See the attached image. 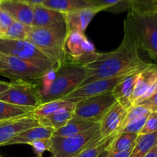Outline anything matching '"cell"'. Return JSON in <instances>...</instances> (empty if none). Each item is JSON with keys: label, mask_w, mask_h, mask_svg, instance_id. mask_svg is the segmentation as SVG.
Segmentation results:
<instances>
[{"label": "cell", "mask_w": 157, "mask_h": 157, "mask_svg": "<svg viewBox=\"0 0 157 157\" xmlns=\"http://www.w3.org/2000/svg\"><path fill=\"white\" fill-rule=\"evenodd\" d=\"M48 71L29 61L0 53V75L14 81L41 80Z\"/></svg>", "instance_id": "52a82bcc"}, {"label": "cell", "mask_w": 157, "mask_h": 157, "mask_svg": "<svg viewBox=\"0 0 157 157\" xmlns=\"http://www.w3.org/2000/svg\"><path fill=\"white\" fill-rule=\"evenodd\" d=\"M117 102L112 91L85 98L76 104L73 117L91 120L99 123L104 113Z\"/></svg>", "instance_id": "ba28073f"}, {"label": "cell", "mask_w": 157, "mask_h": 157, "mask_svg": "<svg viewBox=\"0 0 157 157\" xmlns=\"http://www.w3.org/2000/svg\"><path fill=\"white\" fill-rule=\"evenodd\" d=\"M132 150H133V149L127 150V151L117 153H110V152H109V157H129L130 156Z\"/></svg>", "instance_id": "74e56055"}, {"label": "cell", "mask_w": 157, "mask_h": 157, "mask_svg": "<svg viewBox=\"0 0 157 157\" xmlns=\"http://www.w3.org/2000/svg\"><path fill=\"white\" fill-rule=\"evenodd\" d=\"M50 139L38 140L29 144V145L32 147L34 152L37 154V156H41L45 151H49L50 150Z\"/></svg>", "instance_id": "836d02e7"}, {"label": "cell", "mask_w": 157, "mask_h": 157, "mask_svg": "<svg viewBox=\"0 0 157 157\" xmlns=\"http://www.w3.org/2000/svg\"><path fill=\"white\" fill-rule=\"evenodd\" d=\"M154 8H155V9H156V10H157V4L155 5V6H154Z\"/></svg>", "instance_id": "7bdbcfd3"}, {"label": "cell", "mask_w": 157, "mask_h": 157, "mask_svg": "<svg viewBox=\"0 0 157 157\" xmlns=\"http://www.w3.org/2000/svg\"><path fill=\"white\" fill-rule=\"evenodd\" d=\"M0 157H1V156H0Z\"/></svg>", "instance_id": "f907efd6"}, {"label": "cell", "mask_w": 157, "mask_h": 157, "mask_svg": "<svg viewBox=\"0 0 157 157\" xmlns=\"http://www.w3.org/2000/svg\"><path fill=\"white\" fill-rule=\"evenodd\" d=\"M127 76L101 79L93 81V82L89 83L86 85L78 87L75 90L64 96L62 98V100L72 101V102L77 104L78 102L85 99V98L112 91L113 88Z\"/></svg>", "instance_id": "8fae6325"}, {"label": "cell", "mask_w": 157, "mask_h": 157, "mask_svg": "<svg viewBox=\"0 0 157 157\" xmlns=\"http://www.w3.org/2000/svg\"><path fill=\"white\" fill-rule=\"evenodd\" d=\"M157 132V113L152 112L149 115L144 127L140 132L139 135H147Z\"/></svg>", "instance_id": "d6a6232c"}, {"label": "cell", "mask_w": 157, "mask_h": 157, "mask_svg": "<svg viewBox=\"0 0 157 157\" xmlns=\"http://www.w3.org/2000/svg\"><path fill=\"white\" fill-rule=\"evenodd\" d=\"M113 138V136L107 139H101L98 142L84 149L76 157H99L104 150L108 148Z\"/></svg>", "instance_id": "f1b7e54d"}, {"label": "cell", "mask_w": 157, "mask_h": 157, "mask_svg": "<svg viewBox=\"0 0 157 157\" xmlns=\"http://www.w3.org/2000/svg\"><path fill=\"white\" fill-rule=\"evenodd\" d=\"M97 124H98V122L91 121V120H84L73 117L64 127L55 130L54 132L53 136H68L76 135L86 131Z\"/></svg>", "instance_id": "44dd1931"}, {"label": "cell", "mask_w": 157, "mask_h": 157, "mask_svg": "<svg viewBox=\"0 0 157 157\" xmlns=\"http://www.w3.org/2000/svg\"><path fill=\"white\" fill-rule=\"evenodd\" d=\"M0 101L33 110L42 104L38 90L25 81L10 83L9 88L0 94Z\"/></svg>", "instance_id": "9c48e42d"}, {"label": "cell", "mask_w": 157, "mask_h": 157, "mask_svg": "<svg viewBox=\"0 0 157 157\" xmlns=\"http://www.w3.org/2000/svg\"><path fill=\"white\" fill-rule=\"evenodd\" d=\"M17 1L25 2L31 6H37V5H42L45 0H17Z\"/></svg>", "instance_id": "f35d334b"}, {"label": "cell", "mask_w": 157, "mask_h": 157, "mask_svg": "<svg viewBox=\"0 0 157 157\" xmlns=\"http://www.w3.org/2000/svg\"><path fill=\"white\" fill-rule=\"evenodd\" d=\"M103 139L99 123L86 131L68 136H52L50 139L52 157H76L84 149Z\"/></svg>", "instance_id": "5b68a950"}, {"label": "cell", "mask_w": 157, "mask_h": 157, "mask_svg": "<svg viewBox=\"0 0 157 157\" xmlns=\"http://www.w3.org/2000/svg\"><path fill=\"white\" fill-rule=\"evenodd\" d=\"M55 130L53 128L44 126H38L22 132L17 136L11 140L6 146L15 144H29L38 140L51 139Z\"/></svg>", "instance_id": "ac0fdd59"}, {"label": "cell", "mask_w": 157, "mask_h": 157, "mask_svg": "<svg viewBox=\"0 0 157 157\" xmlns=\"http://www.w3.org/2000/svg\"><path fill=\"white\" fill-rule=\"evenodd\" d=\"M67 29L64 21L46 27H32L26 41L35 44L52 58L58 65L64 63V43Z\"/></svg>", "instance_id": "3957f363"}, {"label": "cell", "mask_w": 157, "mask_h": 157, "mask_svg": "<svg viewBox=\"0 0 157 157\" xmlns=\"http://www.w3.org/2000/svg\"><path fill=\"white\" fill-rule=\"evenodd\" d=\"M151 113L152 112L150 111L148 108H147V107H144V106L143 105L131 106V107L127 110V113H126L125 118H124V122H123L121 129H122L123 127H124V126L127 123H128L129 121L136 119V118L140 117L147 116V115H150ZM120 131H121V130H120Z\"/></svg>", "instance_id": "4dcf8cb0"}, {"label": "cell", "mask_w": 157, "mask_h": 157, "mask_svg": "<svg viewBox=\"0 0 157 157\" xmlns=\"http://www.w3.org/2000/svg\"><path fill=\"white\" fill-rule=\"evenodd\" d=\"M151 64L140 58L137 45L124 32V39L116 50L104 53L95 52L91 59L83 64L85 77L79 87L98 80L127 76L142 71Z\"/></svg>", "instance_id": "6da1fadb"}, {"label": "cell", "mask_w": 157, "mask_h": 157, "mask_svg": "<svg viewBox=\"0 0 157 157\" xmlns=\"http://www.w3.org/2000/svg\"><path fill=\"white\" fill-rule=\"evenodd\" d=\"M139 105H143L148 108L151 112H156L157 110V92L155 93L151 98L146 100Z\"/></svg>", "instance_id": "d590c367"}, {"label": "cell", "mask_w": 157, "mask_h": 157, "mask_svg": "<svg viewBox=\"0 0 157 157\" xmlns=\"http://www.w3.org/2000/svg\"><path fill=\"white\" fill-rule=\"evenodd\" d=\"M124 32L157 64V10L153 6L131 5L124 19Z\"/></svg>", "instance_id": "7a4b0ae2"}, {"label": "cell", "mask_w": 157, "mask_h": 157, "mask_svg": "<svg viewBox=\"0 0 157 157\" xmlns=\"http://www.w3.org/2000/svg\"><path fill=\"white\" fill-rule=\"evenodd\" d=\"M0 53L29 61L46 70L59 67L51 57L26 40L0 38Z\"/></svg>", "instance_id": "8992f818"}, {"label": "cell", "mask_w": 157, "mask_h": 157, "mask_svg": "<svg viewBox=\"0 0 157 157\" xmlns=\"http://www.w3.org/2000/svg\"><path fill=\"white\" fill-rule=\"evenodd\" d=\"M156 113H157V110H156Z\"/></svg>", "instance_id": "c3c4849f"}, {"label": "cell", "mask_w": 157, "mask_h": 157, "mask_svg": "<svg viewBox=\"0 0 157 157\" xmlns=\"http://www.w3.org/2000/svg\"><path fill=\"white\" fill-rule=\"evenodd\" d=\"M10 86V83L5 82V81H0V94L3 93L4 91H6L8 88Z\"/></svg>", "instance_id": "60d3db41"}, {"label": "cell", "mask_w": 157, "mask_h": 157, "mask_svg": "<svg viewBox=\"0 0 157 157\" xmlns=\"http://www.w3.org/2000/svg\"><path fill=\"white\" fill-rule=\"evenodd\" d=\"M76 104L72 101H65V100L58 99L55 101H48V102L43 103L31 112V115L39 120L41 118L47 117L54 114L64 107H75Z\"/></svg>", "instance_id": "603a6c76"}, {"label": "cell", "mask_w": 157, "mask_h": 157, "mask_svg": "<svg viewBox=\"0 0 157 157\" xmlns=\"http://www.w3.org/2000/svg\"><path fill=\"white\" fill-rule=\"evenodd\" d=\"M102 11H105L104 7L95 6L64 14V23L67 32L78 31L82 33H85L87 26L95 15Z\"/></svg>", "instance_id": "5bb4252c"}, {"label": "cell", "mask_w": 157, "mask_h": 157, "mask_svg": "<svg viewBox=\"0 0 157 157\" xmlns=\"http://www.w3.org/2000/svg\"><path fill=\"white\" fill-rule=\"evenodd\" d=\"M0 9L7 12L15 21L32 26L33 6L17 0H1Z\"/></svg>", "instance_id": "9a60e30c"}, {"label": "cell", "mask_w": 157, "mask_h": 157, "mask_svg": "<svg viewBox=\"0 0 157 157\" xmlns=\"http://www.w3.org/2000/svg\"><path fill=\"white\" fill-rule=\"evenodd\" d=\"M15 20L5 11L0 9V38H2V34L6 32Z\"/></svg>", "instance_id": "e575fe53"}, {"label": "cell", "mask_w": 157, "mask_h": 157, "mask_svg": "<svg viewBox=\"0 0 157 157\" xmlns=\"http://www.w3.org/2000/svg\"><path fill=\"white\" fill-rule=\"evenodd\" d=\"M137 137V134L117 133L113 136L110 146L108 147L109 152L110 153H117L131 150L134 147Z\"/></svg>", "instance_id": "cb8c5ba5"}, {"label": "cell", "mask_w": 157, "mask_h": 157, "mask_svg": "<svg viewBox=\"0 0 157 157\" xmlns=\"http://www.w3.org/2000/svg\"><path fill=\"white\" fill-rule=\"evenodd\" d=\"M148 117L149 115L140 117L136 118V119L129 121L128 123H127L124 126V127L121 129L119 133H133V134L139 135L140 132L141 131V130L144 127Z\"/></svg>", "instance_id": "f546056e"}, {"label": "cell", "mask_w": 157, "mask_h": 157, "mask_svg": "<svg viewBox=\"0 0 157 157\" xmlns=\"http://www.w3.org/2000/svg\"><path fill=\"white\" fill-rule=\"evenodd\" d=\"M0 1H1V0H0Z\"/></svg>", "instance_id": "681fc988"}, {"label": "cell", "mask_w": 157, "mask_h": 157, "mask_svg": "<svg viewBox=\"0 0 157 157\" xmlns=\"http://www.w3.org/2000/svg\"><path fill=\"white\" fill-rule=\"evenodd\" d=\"M59 67H55L53 68H51L44 74V76L41 79V87L40 90H38L39 92L40 97L43 96L48 91L49 88L52 86V83L55 80L57 76V72Z\"/></svg>", "instance_id": "1f68e13d"}, {"label": "cell", "mask_w": 157, "mask_h": 157, "mask_svg": "<svg viewBox=\"0 0 157 157\" xmlns=\"http://www.w3.org/2000/svg\"><path fill=\"white\" fill-rule=\"evenodd\" d=\"M85 77V70L82 64L78 62L64 63L58 69L57 76L48 91L41 97V102L46 103L62 99L78 88Z\"/></svg>", "instance_id": "277c9868"}, {"label": "cell", "mask_w": 157, "mask_h": 157, "mask_svg": "<svg viewBox=\"0 0 157 157\" xmlns=\"http://www.w3.org/2000/svg\"><path fill=\"white\" fill-rule=\"evenodd\" d=\"M142 71L135 72L127 75L112 90L117 103L127 110L132 106L130 99Z\"/></svg>", "instance_id": "2e32d148"}, {"label": "cell", "mask_w": 157, "mask_h": 157, "mask_svg": "<svg viewBox=\"0 0 157 157\" xmlns=\"http://www.w3.org/2000/svg\"><path fill=\"white\" fill-rule=\"evenodd\" d=\"M92 3L98 7H104L105 11L121 12L127 11L132 5V0H91Z\"/></svg>", "instance_id": "83f0119b"}, {"label": "cell", "mask_w": 157, "mask_h": 157, "mask_svg": "<svg viewBox=\"0 0 157 157\" xmlns=\"http://www.w3.org/2000/svg\"><path fill=\"white\" fill-rule=\"evenodd\" d=\"M157 144V132L147 135H138L136 144L129 157H144Z\"/></svg>", "instance_id": "d4e9b609"}, {"label": "cell", "mask_w": 157, "mask_h": 157, "mask_svg": "<svg viewBox=\"0 0 157 157\" xmlns=\"http://www.w3.org/2000/svg\"><path fill=\"white\" fill-rule=\"evenodd\" d=\"M99 157H109V150H108V148H107L106 150H104V151L103 152V153H101V155H100Z\"/></svg>", "instance_id": "b9f144b4"}, {"label": "cell", "mask_w": 157, "mask_h": 157, "mask_svg": "<svg viewBox=\"0 0 157 157\" xmlns=\"http://www.w3.org/2000/svg\"><path fill=\"white\" fill-rule=\"evenodd\" d=\"M42 6L63 14L96 6L87 0H45Z\"/></svg>", "instance_id": "ffe728a7"}, {"label": "cell", "mask_w": 157, "mask_h": 157, "mask_svg": "<svg viewBox=\"0 0 157 157\" xmlns=\"http://www.w3.org/2000/svg\"><path fill=\"white\" fill-rule=\"evenodd\" d=\"M31 29H32V26L26 25L22 23L15 21L6 32L2 34L1 38L25 40Z\"/></svg>", "instance_id": "4316f807"}, {"label": "cell", "mask_w": 157, "mask_h": 157, "mask_svg": "<svg viewBox=\"0 0 157 157\" xmlns=\"http://www.w3.org/2000/svg\"><path fill=\"white\" fill-rule=\"evenodd\" d=\"M157 81V64H151L144 69L140 75V78L132 94L130 102L133 105L135 102L146 93Z\"/></svg>", "instance_id": "d6986e66"}, {"label": "cell", "mask_w": 157, "mask_h": 157, "mask_svg": "<svg viewBox=\"0 0 157 157\" xmlns=\"http://www.w3.org/2000/svg\"><path fill=\"white\" fill-rule=\"evenodd\" d=\"M4 122H6V121H1V122H0V125H1L2 124H3Z\"/></svg>", "instance_id": "ee69618b"}, {"label": "cell", "mask_w": 157, "mask_h": 157, "mask_svg": "<svg viewBox=\"0 0 157 157\" xmlns=\"http://www.w3.org/2000/svg\"><path fill=\"white\" fill-rule=\"evenodd\" d=\"M32 6H33V21H32V27H46L64 21V14L61 12L44 7L42 5Z\"/></svg>", "instance_id": "e0dca14e"}, {"label": "cell", "mask_w": 157, "mask_h": 157, "mask_svg": "<svg viewBox=\"0 0 157 157\" xmlns=\"http://www.w3.org/2000/svg\"><path fill=\"white\" fill-rule=\"evenodd\" d=\"M156 4H157V0H156Z\"/></svg>", "instance_id": "bcb514c9"}, {"label": "cell", "mask_w": 157, "mask_h": 157, "mask_svg": "<svg viewBox=\"0 0 157 157\" xmlns=\"http://www.w3.org/2000/svg\"><path fill=\"white\" fill-rule=\"evenodd\" d=\"M132 5L142 6H153L156 5V0H132Z\"/></svg>", "instance_id": "8d00e7d4"}, {"label": "cell", "mask_w": 157, "mask_h": 157, "mask_svg": "<svg viewBox=\"0 0 157 157\" xmlns=\"http://www.w3.org/2000/svg\"><path fill=\"white\" fill-rule=\"evenodd\" d=\"M96 52L93 43L88 40L85 34L78 31L67 32L64 43V55H69L74 62L85 64Z\"/></svg>", "instance_id": "30bf717a"}, {"label": "cell", "mask_w": 157, "mask_h": 157, "mask_svg": "<svg viewBox=\"0 0 157 157\" xmlns=\"http://www.w3.org/2000/svg\"><path fill=\"white\" fill-rule=\"evenodd\" d=\"M75 108V107L61 108V110L51 116L39 119L38 122L41 126L52 127L55 130H57L64 127L68 121L73 118Z\"/></svg>", "instance_id": "7402d4cb"}, {"label": "cell", "mask_w": 157, "mask_h": 157, "mask_svg": "<svg viewBox=\"0 0 157 157\" xmlns=\"http://www.w3.org/2000/svg\"><path fill=\"white\" fill-rule=\"evenodd\" d=\"M33 109L19 107L0 101V122L30 114Z\"/></svg>", "instance_id": "484cf974"}, {"label": "cell", "mask_w": 157, "mask_h": 157, "mask_svg": "<svg viewBox=\"0 0 157 157\" xmlns=\"http://www.w3.org/2000/svg\"><path fill=\"white\" fill-rule=\"evenodd\" d=\"M87 1H90H90H91V0H87Z\"/></svg>", "instance_id": "7dc6e473"}, {"label": "cell", "mask_w": 157, "mask_h": 157, "mask_svg": "<svg viewBox=\"0 0 157 157\" xmlns=\"http://www.w3.org/2000/svg\"><path fill=\"white\" fill-rule=\"evenodd\" d=\"M39 125L38 120L31 113L6 121L0 125V147L6 146L8 142L22 132Z\"/></svg>", "instance_id": "7c38bea8"}, {"label": "cell", "mask_w": 157, "mask_h": 157, "mask_svg": "<svg viewBox=\"0 0 157 157\" xmlns=\"http://www.w3.org/2000/svg\"><path fill=\"white\" fill-rule=\"evenodd\" d=\"M144 157H157V144L154 146Z\"/></svg>", "instance_id": "ab89813d"}, {"label": "cell", "mask_w": 157, "mask_h": 157, "mask_svg": "<svg viewBox=\"0 0 157 157\" xmlns=\"http://www.w3.org/2000/svg\"><path fill=\"white\" fill-rule=\"evenodd\" d=\"M126 113L127 110L117 102L104 113L99 121L100 133L103 139L113 137L119 133Z\"/></svg>", "instance_id": "4fadbf2b"}, {"label": "cell", "mask_w": 157, "mask_h": 157, "mask_svg": "<svg viewBox=\"0 0 157 157\" xmlns=\"http://www.w3.org/2000/svg\"><path fill=\"white\" fill-rule=\"evenodd\" d=\"M35 157H42V156H35Z\"/></svg>", "instance_id": "f6af8a7d"}]
</instances>
